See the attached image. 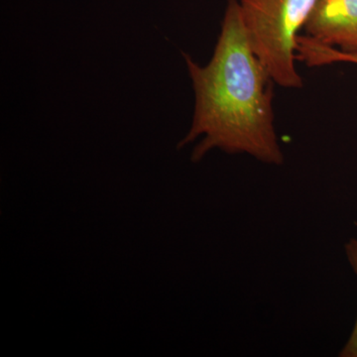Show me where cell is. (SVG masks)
<instances>
[{
	"label": "cell",
	"mask_w": 357,
	"mask_h": 357,
	"mask_svg": "<svg viewBox=\"0 0 357 357\" xmlns=\"http://www.w3.org/2000/svg\"><path fill=\"white\" fill-rule=\"evenodd\" d=\"M195 93V110L183 148L199 140L192 152L199 162L213 149L248 154L269 165L284 155L274 126V81L251 49L238 0H227L222 30L210 62L204 67L184 54Z\"/></svg>",
	"instance_id": "1"
},
{
	"label": "cell",
	"mask_w": 357,
	"mask_h": 357,
	"mask_svg": "<svg viewBox=\"0 0 357 357\" xmlns=\"http://www.w3.org/2000/svg\"><path fill=\"white\" fill-rule=\"evenodd\" d=\"M241 20L251 49L275 84L302 89L296 69L299 32L319 0H238Z\"/></svg>",
	"instance_id": "2"
},
{
	"label": "cell",
	"mask_w": 357,
	"mask_h": 357,
	"mask_svg": "<svg viewBox=\"0 0 357 357\" xmlns=\"http://www.w3.org/2000/svg\"><path fill=\"white\" fill-rule=\"evenodd\" d=\"M304 29L319 43L357 52V0H319Z\"/></svg>",
	"instance_id": "3"
},
{
	"label": "cell",
	"mask_w": 357,
	"mask_h": 357,
	"mask_svg": "<svg viewBox=\"0 0 357 357\" xmlns=\"http://www.w3.org/2000/svg\"><path fill=\"white\" fill-rule=\"evenodd\" d=\"M297 60L307 67H321L335 63H351L357 65V52H344L319 43L307 36L298 37Z\"/></svg>",
	"instance_id": "4"
},
{
	"label": "cell",
	"mask_w": 357,
	"mask_h": 357,
	"mask_svg": "<svg viewBox=\"0 0 357 357\" xmlns=\"http://www.w3.org/2000/svg\"><path fill=\"white\" fill-rule=\"evenodd\" d=\"M345 252H347L349 261L352 269L357 276V239H351L345 244ZM340 357H357V319L349 342H347L344 349L340 351Z\"/></svg>",
	"instance_id": "5"
}]
</instances>
